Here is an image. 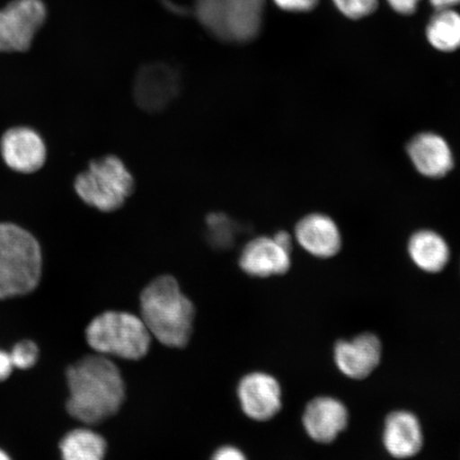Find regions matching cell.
Listing matches in <instances>:
<instances>
[{
	"label": "cell",
	"instance_id": "1",
	"mask_svg": "<svg viewBox=\"0 0 460 460\" xmlns=\"http://www.w3.org/2000/svg\"><path fill=\"white\" fill-rule=\"evenodd\" d=\"M67 411L85 424L105 421L125 399V385L117 365L103 355L80 359L67 371Z\"/></svg>",
	"mask_w": 460,
	"mask_h": 460
},
{
	"label": "cell",
	"instance_id": "2",
	"mask_svg": "<svg viewBox=\"0 0 460 460\" xmlns=\"http://www.w3.org/2000/svg\"><path fill=\"white\" fill-rule=\"evenodd\" d=\"M141 319L149 333L169 348L186 347L191 337L195 310L177 280L159 276L141 293Z\"/></svg>",
	"mask_w": 460,
	"mask_h": 460
},
{
	"label": "cell",
	"instance_id": "3",
	"mask_svg": "<svg viewBox=\"0 0 460 460\" xmlns=\"http://www.w3.org/2000/svg\"><path fill=\"white\" fill-rule=\"evenodd\" d=\"M42 275V252L36 238L15 224L0 223V298L28 295Z\"/></svg>",
	"mask_w": 460,
	"mask_h": 460
},
{
	"label": "cell",
	"instance_id": "4",
	"mask_svg": "<svg viewBox=\"0 0 460 460\" xmlns=\"http://www.w3.org/2000/svg\"><path fill=\"white\" fill-rule=\"evenodd\" d=\"M266 0H194L197 19L212 36L247 43L261 33Z\"/></svg>",
	"mask_w": 460,
	"mask_h": 460
},
{
	"label": "cell",
	"instance_id": "5",
	"mask_svg": "<svg viewBox=\"0 0 460 460\" xmlns=\"http://www.w3.org/2000/svg\"><path fill=\"white\" fill-rule=\"evenodd\" d=\"M86 341L97 353L137 360L148 353L152 335L139 316L107 312L96 316L85 331Z\"/></svg>",
	"mask_w": 460,
	"mask_h": 460
},
{
	"label": "cell",
	"instance_id": "6",
	"mask_svg": "<svg viewBox=\"0 0 460 460\" xmlns=\"http://www.w3.org/2000/svg\"><path fill=\"white\" fill-rule=\"evenodd\" d=\"M136 188L135 178L122 160L114 155L94 161L75 181V191L86 205L102 212L124 206Z\"/></svg>",
	"mask_w": 460,
	"mask_h": 460
},
{
	"label": "cell",
	"instance_id": "7",
	"mask_svg": "<svg viewBox=\"0 0 460 460\" xmlns=\"http://www.w3.org/2000/svg\"><path fill=\"white\" fill-rule=\"evenodd\" d=\"M48 19L44 0H9L0 5V55L28 53Z\"/></svg>",
	"mask_w": 460,
	"mask_h": 460
},
{
	"label": "cell",
	"instance_id": "8",
	"mask_svg": "<svg viewBox=\"0 0 460 460\" xmlns=\"http://www.w3.org/2000/svg\"><path fill=\"white\" fill-rule=\"evenodd\" d=\"M180 76L168 66L151 65L137 74L134 96L137 105L146 112H161L180 93Z\"/></svg>",
	"mask_w": 460,
	"mask_h": 460
},
{
	"label": "cell",
	"instance_id": "9",
	"mask_svg": "<svg viewBox=\"0 0 460 460\" xmlns=\"http://www.w3.org/2000/svg\"><path fill=\"white\" fill-rule=\"evenodd\" d=\"M239 266L254 278L285 274L291 266V246L281 243L276 234L252 239L241 252Z\"/></svg>",
	"mask_w": 460,
	"mask_h": 460
},
{
	"label": "cell",
	"instance_id": "10",
	"mask_svg": "<svg viewBox=\"0 0 460 460\" xmlns=\"http://www.w3.org/2000/svg\"><path fill=\"white\" fill-rule=\"evenodd\" d=\"M0 151L10 169L24 174L41 169L48 155L41 136L28 128H14L5 132L0 141Z\"/></svg>",
	"mask_w": 460,
	"mask_h": 460
},
{
	"label": "cell",
	"instance_id": "11",
	"mask_svg": "<svg viewBox=\"0 0 460 460\" xmlns=\"http://www.w3.org/2000/svg\"><path fill=\"white\" fill-rule=\"evenodd\" d=\"M241 406L256 421H267L280 411L281 391L278 381L264 373H252L240 382Z\"/></svg>",
	"mask_w": 460,
	"mask_h": 460
},
{
	"label": "cell",
	"instance_id": "12",
	"mask_svg": "<svg viewBox=\"0 0 460 460\" xmlns=\"http://www.w3.org/2000/svg\"><path fill=\"white\" fill-rule=\"evenodd\" d=\"M407 151L416 170L425 177L441 178L453 169L450 146L445 137L434 132H422L412 137Z\"/></svg>",
	"mask_w": 460,
	"mask_h": 460
},
{
	"label": "cell",
	"instance_id": "13",
	"mask_svg": "<svg viewBox=\"0 0 460 460\" xmlns=\"http://www.w3.org/2000/svg\"><path fill=\"white\" fill-rule=\"evenodd\" d=\"M382 345L376 336L365 333L350 341L338 342L336 364L345 376L361 379L369 376L381 360Z\"/></svg>",
	"mask_w": 460,
	"mask_h": 460
},
{
	"label": "cell",
	"instance_id": "14",
	"mask_svg": "<svg viewBox=\"0 0 460 460\" xmlns=\"http://www.w3.org/2000/svg\"><path fill=\"white\" fill-rule=\"evenodd\" d=\"M296 239L303 249L319 258L335 256L341 249V234L329 216L313 214L297 223Z\"/></svg>",
	"mask_w": 460,
	"mask_h": 460
},
{
	"label": "cell",
	"instance_id": "15",
	"mask_svg": "<svg viewBox=\"0 0 460 460\" xmlns=\"http://www.w3.org/2000/svg\"><path fill=\"white\" fill-rule=\"evenodd\" d=\"M348 411L341 402L332 398H318L310 402L305 411V429L314 441L330 444L347 428Z\"/></svg>",
	"mask_w": 460,
	"mask_h": 460
},
{
	"label": "cell",
	"instance_id": "16",
	"mask_svg": "<svg viewBox=\"0 0 460 460\" xmlns=\"http://www.w3.org/2000/svg\"><path fill=\"white\" fill-rule=\"evenodd\" d=\"M384 444L396 458L416 456L423 445L421 425L417 417L407 411L391 413L385 425Z\"/></svg>",
	"mask_w": 460,
	"mask_h": 460
},
{
	"label": "cell",
	"instance_id": "17",
	"mask_svg": "<svg viewBox=\"0 0 460 460\" xmlns=\"http://www.w3.org/2000/svg\"><path fill=\"white\" fill-rule=\"evenodd\" d=\"M408 252L416 266L428 273L442 271L451 255L445 238L429 229L419 230L411 235Z\"/></svg>",
	"mask_w": 460,
	"mask_h": 460
},
{
	"label": "cell",
	"instance_id": "18",
	"mask_svg": "<svg viewBox=\"0 0 460 460\" xmlns=\"http://www.w3.org/2000/svg\"><path fill=\"white\" fill-rule=\"evenodd\" d=\"M427 38L433 48L444 53L460 49V13L454 8L436 9L427 26Z\"/></svg>",
	"mask_w": 460,
	"mask_h": 460
},
{
	"label": "cell",
	"instance_id": "19",
	"mask_svg": "<svg viewBox=\"0 0 460 460\" xmlns=\"http://www.w3.org/2000/svg\"><path fill=\"white\" fill-rule=\"evenodd\" d=\"M60 448L63 460H103L107 444L95 431L79 429L63 438Z\"/></svg>",
	"mask_w": 460,
	"mask_h": 460
},
{
	"label": "cell",
	"instance_id": "20",
	"mask_svg": "<svg viewBox=\"0 0 460 460\" xmlns=\"http://www.w3.org/2000/svg\"><path fill=\"white\" fill-rule=\"evenodd\" d=\"M243 232L244 228L237 221L221 212H214L206 217L205 237L215 249H230Z\"/></svg>",
	"mask_w": 460,
	"mask_h": 460
},
{
	"label": "cell",
	"instance_id": "21",
	"mask_svg": "<svg viewBox=\"0 0 460 460\" xmlns=\"http://www.w3.org/2000/svg\"><path fill=\"white\" fill-rule=\"evenodd\" d=\"M332 3L339 13L355 21L370 16L378 8V0H332Z\"/></svg>",
	"mask_w": 460,
	"mask_h": 460
},
{
	"label": "cell",
	"instance_id": "22",
	"mask_svg": "<svg viewBox=\"0 0 460 460\" xmlns=\"http://www.w3.org/2000/svg\"><path fill=\"white\" fill-rule=\"evenodd\" d=\"M11 361H13V367L17 369L26 370L29 367L36 365L39 358V349L37 344L25 341L17 343L10 353Z\"/></svg>",
	"mask_w": 460,
	"mask_h": 460
},
{
	"label": "cell",
	"instance_id": "23",
	"mask_svg": "<svg viewBox=\"0 0 460 460\" xmlns=\"http://www.w3.org/2000/svg\"><path fill=\"white\" fill-rule=\"evenodd\" d=\"M276 5L288 13H305L314 10L319 0H273Z\"/></svg>",
	"mask_w": 460,
	"mask_h": 460
},
{
	"label": "cell",
	"instance_id": "24",
	"mask_svg": "<svg viewBox=\"0 0 460 460\" xmlns=\"http://www.w3.org/2000/svg\"><path fill=\"white\" fill-rule=\"evenodd\" d=\"M422 0H387L390 8L401 15H411L416 13Z\"/></svg>",
	"mask_w": 460,
	"mask_h": 460
},
{
	"label": "cell",
	"instance_id": "25",
	"mask_svg": "<svg viewBox=\"0 0 460 460\" xmlns=\"http://www.w3.org/2000/svg\"><path fill=\"white\" fill-rule=\"evenodd\" d=\"M212 460H247L244 454L234 447L218 448Z\"/></svg>",
	"mask_w": 460,
	"mask_h": 460
},
{
	"label": "cell",
	"instance_id": "26",
	"mask_svg": "<svg viewBox=\"0 0 460 460\" xmlns=\"http://www.w3.org/2000/svg\"><path fill=\"white\" fill-rule=\"evenodd\" d=\"M13 370V361H11L10 354L0 350V382L7 379Z\"/></svg>",
	"mask_w": 460,
	"mask_h": 460
},
{
	"label": "cell",
	"instance_id": "27",
	"mask_svg": "<svg viewBox=\"0 0 460 460\" xmlns=\"http://www.w3.org/2000/svg\"><path fill=\"white\" fill-rule=\"evenodd\" d=\"M161 4L164 5L166 9L171 11L172 13L177 15H186L190 13L189 8L183 7V5L178 4L172 0H160Z\"/></svg>",
	"mask_w": 460,
	"mask_h": 460
},
{
	"label": "cell",
	"instance_id": "28",
	"mask_svg": "<svg viewBox=\"0 0 460 460\" xmlns=\"http://www.w3.org/2000/svg\"><path fill=\"white\" fill-rule=\"evenodd\" d=\"M435 9L456 8L460 4V0H429Z\"/></svg>",
	"mask_w": 460,
	"mask_h": 460
},
{
	"label": "cell",
	"instance_id": "29",
	"mask_svg": "<svg viewBox=\"0 0 460 460\" xmlns=\"http://www.w3.org/2000/svg\"><path fill=\"white\" fill-rule=\"evenodd\" d=\"M0 460H11L4 451L0 450Z\"/></svg>",
	"mask_w": 460,
	"mask_h": 460
}]
</instances>
